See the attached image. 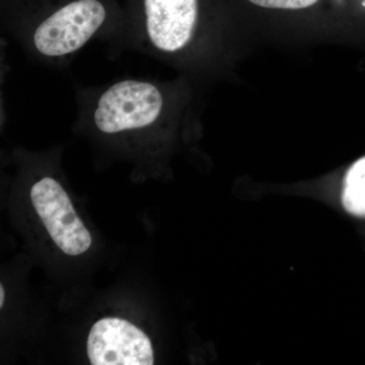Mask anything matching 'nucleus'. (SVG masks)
Here are the masks:
<instances>
[{"label": "nucleus", "mask_w": 365, "mask_h": 365, "mask_svg": "<svg viewBox=\"0 0 365 365\" xmlns=\"http://www.w3.org/2000/svg\"><path fill=\"white\" fill-rule=\"evenodd\" d=\"M107 20L100 0H72L43 16L26 34L31 48L46 59H64L79 51Z\"/></svg>", "instance_id": "nucleus-1"}, {"label": "nucleus", "mask_w": 365, "mask_h": 365, "mask_svg": "<svg viewBox=\"0 0 365 365\" xmlns=\"http://www.w3.org/2000/svg\"><path fill=\"white\" fill-rule=\"evenodd\" d=\"M31 201L55 244L69 256L86 253L91 235L56 180L45 177L31 189Z\"/></svg>", "instance_id": "nucleus-2"}, {"label": "nucleus", "mask_w": 365, "mask_h": 365, "mask_svg": "<svg viewBox=\"0 0 365 365\" xmlns=\"http://www.w3.org/2000/svg\"><path fill=\"white\" fill-rule=\"evenodd\" d=\"M86 350L93 365L155 364L148 336L130 322L119 318L102 319L91 327Z\"/></svg>", "instance_id": "nucleus-3"}, {"label": "nucleus", "mask_w": 365, "mask_h": 365, "mask_svg": "<svg viewBox=\"0 0 365 365\" xmlns=\"http://www.w3.org/2000/svg\"><path fill=\"white\" fill-rule=\"evenodd\" d=\"M144 35L153 49L173 54L191 42L198 0H143Z\"/></svg>", "instance_id": "nucleus-4"}, {"label": "nucleus", "mask_w": 365, "mask_h": 365, "mask_svg": "<svg viewBox=\"0 0 365 365\" xmlns=\"http://www.w3.org/2000/svg\"><path fill=\"white\" fill-rule=\"evenodd\" d=\"M342 201L348 212L365 217V157L359 158L348 170Z\"/></svg>", "instance_id": "nucleus-5"}, {"label": "nucleus", "mask_w": 365, "mask_h": 365, "mask_svg": "<svg viewBox=\"0 0 365 365\" xmlns=\"http://www.w3.org/2000/svg\"><path fill=\"white\" fill-rule=\"evenodd\" d=\"M249 1L266 9H302L314 6L319 0H249Z\"/></svg>", "instance_id": "nucleus-6"}, {"label": "nucleus", "mask_w": 365, "mask_h": 365, "mask_svg": "<svg viewBox=\"0 0 365 365\" xmlns=\"http://www.w3.org/2000/svg\"><path fill=\"white\" fill-rule=\"evenodd\" d=\"M4 297H6V292H4V285H0V307H4Z\"/></svg>", "instance_id": "nucleus-7"}]
</instances>
